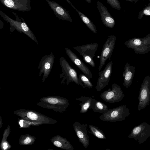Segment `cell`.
Returning <instances> with one entry per match:
<instances>
[{
  "label": "cell",
  "instance_id": "cell-18",
  "mask_svg": "<svg viewBox=\"0 0 150 150\" xmlns=\"http://www.w3.org/2000/svg\"><path fill=\"white\" fill-rule=\"evenodd\" d=\"M19 114V115H21L23 118L32 120L35 122H40L42 123L47 122V120H45V118L42 116H40V115L32 111L22 112L21 114Z\"/></svg>",
  "mask_w": 150,
  "mask_h": 150
},
{
  "label": "cell",
  "instance_id": "cell-26",
  "mask_svg": "<svg viewBox=\"0 0 150 150\" xmlns=\"http://www.w3.org/2000/svg\"><path fill=\"white\" fill-rule=\"evenodd\" d=\"M107 2L113 8L117 10H121V5L118 0H106Z\"/></svg>",
  "mask_w": 150,
  "mask_h": 150
},
{
  "label": "cell",
  "instance_id": "cell-25",
  "mask_svg": "<svg viewBox=\"0 0 150 150\" xmlns=\"http://www.w3.org/2000/svg\"><path fill=\"white\" fill-rule=\"evenodd\" d=\"M144 15L150 16V4H149L139 13L138 19H141Z\"/></svg>",
  "mask_w": 150,
  "mask_h": 150
},
{
  "label": "cell",
  "instance_id": "cell-6",
  "mask_svg": "<svg viewBox=\"0 0 150 150\" xmlns=\"http://www.w3.org/2000/svg\"><path fill=\"white\" fill-rule=\"evenodd\" d=\"M138 110L139 111L149 105L150 102V76H147L143 79L138 98Z\"/></svg>",
  "mask_w": 150,
  "mask_h": 150
},
{
  "label": "cell",
  "instance_id": "cell-17",
  "mask_svg": "<svg viewBox=\"0 0 150 150\" xmlns=\"http://www.w3.org/2000/svg\"><path fill=\"white\" fill-rule=\"evenodd\" d=\"M135 71V67L130 66L127 62L124 67V70L122 74L123 77V85L126 88L129 87L132 83Z\"/></svg>",
  "mask_w": 150,
  "mask_h": 150
},
{
  "label": "cell",
  "instance_id": "cell-2",
  "mask_svg": "<svg viewBox=\"0 0 150 150\" xmlns=\"http://www.w3.org/2000/svg\"><path fill=\"white\" fill-rule=\"evenodd\" d=\"M0 15L4 20L10 23V31L11 32L16 29L20 33H23L37 44L38 43L35 36L23 18L22 21L15 20L11 18L1 10H0Z\"/></svg>",
  "mask_w": 150,
  "mask_h": 150
},
{
  "label": "cell",
  "instance_id": "cell-31",
  "mask_svg": "<svg viewBox=\"0 0 150 150\" xmlns=\"http://www.w3.org/2000/svg\"><path fill=\"white\" fill-rule=\"evenodd\" d=\"M87 2L91 3V0H85Z\"/></svg>",
  "mask_w": 150,
  "mask_h": 150
},
{
  "label": "cell",
  "instance_id": "cell-1",
  "mask_svg": "<svg viewBox=\"0 0 150 150\" xmlns=\"http://www.w3.org/2000/svg\"><path fill=\"white\" fill-rule=\"evenodd\" d=\"M130 115L129 109L125 105H120L103 113L99 118L104 122H116L125 120Z\"/></svg>",
  "mask_w": 150,
  "mask_h": 150
},
{
  "label": "cell",
  "instance_id": "cell-21",
  "mask_svg": "<svg viewBox=\"0 0 150 150\" xmlns=\"http://www.w3.org/2000/svg\"><path fill=\"white\" fill-rule=\"evenodd\" d=\"M58 138V140L55 141L53 142L56 146L67 150H74L72 145L66 138L60 137Z\"/></svg>",
  "mask_w": 150,
  "mask_h": 150
},
{
  "label": "cell",
  "instance_id": "cell-24",
  "mask_svg": "<svg viewBox=\"0 0 150 150\" xmlns=\"http://www.w3.org/2000/svg\"><path fill=\"white\" fill-rule=\"evenodd\" d=\"M88 126L91 133L95 136L100 139H106L104 133L98 127L92 125H89Z\"/></svg>",
  "mask_w": 150,
  "mask_h": 150
},
{
  "label": "cell",
  "instance_id": "cell-12",
  "mask_svg": "<svg viewBox=\"0 0 150 150\" xmlns=\"http://www.w3.org/2000/svg\"><path fill=\"white\" fill-rule=\"evenodd\" d=\"M113 63L108 62L104 69L99 72L96 86V91H100L108 85L111 75Z\"/></svg>",
  "mask_w": 150,
  "mask_h": 150
},
{
  "label": "cell",
  "instance_id": "cell-11",
  "mask_svg": "<svg viewBox=\"0 0 150 150\" xmlns=\"http://www.w3.org/2000/svg\"><path fill=\"white\" fill-rule=\"evenodd\" d=\"M5 6L11 9L21 12L31 10L30 0H0Z\"/></svg>",
  "mask_w": 150,
  "mask_h": 150
},
{
  "label": "cell",
  "instance_id": "cell-7",
  "mask_svg": "<svg viewBox=\"0 0 150 150\" xmlns=\"http://www.w3.org/2000/svg\"><path fill=\"white\" fill-rule=\"evenodd\" d=\"M111 87L101 93L100 97L106 102L110 103L121 101L125 95L120 87L114 83L111 85Z\"/></svg>",
  "mask_w": 150,
  "mask_h": 150
},
{
  "label": "cell",
  "instance_id": "cell-9",
  "mask_svg": "<svg viewBox=\"0 0 150 150\" xmlns=\"http://www.w3.org/2000/svg\"><path fill=\"white\" fill-rule=\"evenodd\" d=\"M149 137L150 125L143 122L134 127L128 137L134 139L140 144L144 142Z\"/></svg>",
  "mask_w": 150,
  "mask_h": 150
},
{
  "label": "cell",
  "instance_id": "cell-4",
  "mask_svg": "<svg viewBox=\"0 0 150 150\" xmlns=\"http://www.w3.org/2000/svg\"><path fill=\"white\" fill-rule=\"evenodd\" d=\"M59 64L62 72L59 77L62 79V83H64L68 85L70 83L74 82L79 85L78 79L76 71L70 65L67 60L61 57Z\"/></svg>",
  "mask_w": 150,
  "mask_h": 150
},
{
  "label": "cell",
  "instance_id": "cell-16",
  "mask_svg": "<svg viewBox=\"0 0 150 150\" xmlns=\"http://www.w3.org/2000/svg\"><path fill=\"white\" fill-rule=\"evenodd\" d=\"M46 1L58 18L72 22L73 21L69 13L63 7L54 1L49 0Z\"/></svg>",
  "mask_w": 150,
  "mask_h": 150
},
{
  "label": "cell",
  "instance_id": "cell-14",
  "mask_svg": "<svg viewBox=\"0 0 150 150\" xmlns=\"http://www.w3.org/2000/svg\"><path fill=\"white\" fill-rule=\"evenodd\" d=\"M65 52L71 61L81 70L83 74L89 79L92 78V74L89 69L71 50L65 48Z\"/></svg>",
  "mask_w": 150,
  "mask_h": 150
},
{
  "label": "cell",
  "instance_id": "cell-8",
  "mask_svg": "<svg viewBox=\"0 0 150 150\" xmlns=\"http://www.w3.org/2000/svg\"><path fill=\"white\" fill-rule=\"evenodd\" d=\"M116 39L115 35H111L108 37L104 44L100 57L99 65L98 68L99 73L108 59L110 60Z\"/></svg>",
  "mask_w": 150,
  "mask_h": 150
},
{
  "label": "cell",
  "instance_id": "cell-29",
  "mask_svg": "<svg viewBox=\"0 0 150 150\" xmlns=\"http://www.w3.org/2000/svg\"><path fill=\"white\" fill-rule=\"evenodd\" d=\"M68 2L71 6H72L73 7V8L74 9L76 8L74 7V6L72 4L71 2L69 0H66Z\"/></svg>",
  "mask_w": 150,
  "mask_h": 150
},
{
  "label": "cell",
  "instance_id": "cell-5",
  "mask_svg": "<svg viewBox=\"0 0 150 150\" xmlns=\"http://www.w3.org/2000/svg\"><path fill=\"white\" fill-rule=\"evenodd\" d=\"M98 43H91L80 46L73 47V48L78 52L83 57V60L93 67L95 66L93 58L98 49Z\"/></svg>",
  "mask_w": 150,
  "mask_h": 150
},
{
  "label": "cell",
  "instance_id": "cell-27",
  "mask_svg": "<svg viewBox=\"0 0 150 150\" xmlns=\"http://www.w3.org/2000/svg\"><path fill=\"white\" fill-rule=\"evenodd\" d=\"M31 141V139L29 137H27L24 140L23 143L25 144H28L30 143Z\"/></svg>",
  "mask_w": 150,
  "mask_h": 150
},
{
  "label": "cell",
  "instance_id": "cell-10",
  "mask_svg": "<svg viewBox=\"0 0 150 150\" xmlns=\"http://www.w3.org/2000/svg\"><path fill=\"white\" fill-rule=\"evenodd\" d=\"M55 57L52 53L44 56L41 59L38 66L40 69L39 76L43 74L42 81L43 82L49 76L52 67Z\"/></svg>",
  "mask_w": 150,
  "mask_h": 150
},
{
  "label": "cell",
  "instance_id": "cell-30",
  "mask_svg": "<svg viewBox=\"0 0 150 150\" xmlns=\"http://www.w3.org/2000/svg\"><path fill=\"white\" fill-rule=\"evenodd\" d=\"M126 0L130 1L131 2H136L137 0Z\"/></svg>",
  "mask_w": 150,
  "mask_h": 150
},
{
  "label": "cell",
  "instance_id": "cell-19",
  "mask_svg": "<svg viewBox=\"0 0 150 150\" xmlns=\"http://www.w3.org/2000/svg\"><path fill=\"white\" fill-rule=\"evenodd\" d=\"M89 109L95 112L103 113L108 111V106L101 102L93 98Z\"/></svg>",
  "mask_w": 150,
  "mask_h": 150
},
{
  "label": "cell",
  "instance_id": "cell-28",
  "mask_svg": "<svg viewBox=\"0 0 150 150\" xmlns=\"http://www.w3.org/2000/svg\"><path fill=\"white\" fill-rule=\"evenodd\" d=\"M3 147L4 149L6 150L8 147L7 144L6 142H4L3 144Z\"/></svg>",
  "mask_w": 150,
  "mask_h": 150
},
{
  "label": "cell",
  "instance_id": "cell-23",
  "mask_svg": "<svg viewBox=\"0 0 150 150\" xmlns=\"http://www.w3.org/2000/svg\"><path fill=\"white\" fill-rule=\"evenodd\" d=\"M78 82L79 85H81L83 88L87 87L91 88L93 86L89 78L83 74H80L78 79Z\"/></svg>",
  "mask_w": 150,
  "mask_h": 150
},
{
  "label": "cell",
  "instance_id": "cell-22",
  "mask_svg": "<svg viewBox=\"0 0 150 150\" xmlns=\"http://www.w3.org/2000/svg\"><path fill=\"white\" fill-rule=\"evenodd\" d=\"M75 10L78 13L81 18L87 26L92 32L95 33H97L96 27L93 23L84 14L76 8Z\"/></svg>",
  "mask_w": 150,
  "mask_h": 150
},
{
  "label": "cell",
  "instance_id": "cell-13",
  "mask_svg": "<svg viewBox=\"0 0 150 150\" xmlns=\"http://www.w3.org/2000/svg\"><path fill=\"white\" fill-rule=\"evenodd\" d=\"M73 127L79 142L85 148H87L89 143V136L88 134V124H81L76 121L73 123Z\"/></svg>",
  "mask_w": 150,
  "mask_h": 150
},
{
  "label": "cell",
  "instance_id": "cell-20",
  "mask_svg": "<svg viewBox=\"0 0 150 150\" xmlns=\"http://www.w3.org/2000/svg\"><path fill=\"white\" fill-rule=\"evenodd\" d=\"M92 99V98L87 96H82L75 99L81 102L79 104L81 108L80 113H83L87 112L90 108Z\"/></svg>",
  "mask_w": 150,
  "mask_h": 150
},
{
  "label": "cell",
  "instance_id": "cell-3",
  "mask_svg": "<svg viewBox=\"0 0 150 150\" xmlns=\"http://www.w3.org/2000/svg\"><path fill=\"white\" fill-rule=\"evenodd\" d=\"M128 48L134 50L137 54H144L150 51V33L143 38H134L124 43Z\"/></svg>",
  "mask_w": 150,
  "mask_h": 150
},
{
  "label": "cell",
  "instance_id": "cell-15",
  "mask_svg": "<svg viewBox=\"0 0 150 150\" xmlns=\"http://www.w3.org/2000/svg\"><path fill=\"white\" fill-rule=\"evenodd\" d=\"M96 3L97 7L100 13L103 24L107 27L113 28L115 24L114 18L109 12L107 8L102 3L99 1H97Z\"/></svg>",
  "mask_w": 150,
  "mask_h": 150
}]
</instances>
